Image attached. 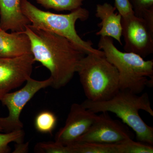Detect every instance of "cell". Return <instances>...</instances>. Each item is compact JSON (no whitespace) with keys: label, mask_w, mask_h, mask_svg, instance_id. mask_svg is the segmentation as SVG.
Wrapping results in <instances>:
<instances>
[{"label":"cell","mask_w":153,"mask_h":153,"mask_svg":"<svg viewBox=\"0 0 153 153\" xmlns=\"http://www.w3.org/2000/svg\"><path fill=\"white\" fill-rule=\"evenodd\" d=\"M57 123V118L53 112L44 111L38 113L35 119V128L41 133L52 134Z\"/></svg>","instance_id":"obj_15"},{"label":"cell","mask_w":153,"mask_h":153,"mask_svg":"<svg viewBox=\"0 0 153 153\" xmlns=\"http://www.w3.org/2000/svg\"><path fill=\"white\" fill-rule=\"evenodd\" d=\"M134 15L153 26V0H130Z\"/></svg>","instance_id":"obj_17"},{"label":"cell","mask_w":153,"mask_h":153,"mask_svg":"<svg viewBox=\"0 0 153 153\" xmlns=\"http://www.w3.org/2000/svg\"><path fill=\"white\" fill-rule=\"evenodd\" d=\"M25 136V132L22 129L4 134L0 133V153L10 152L11 149L9 144L12 142L22 143Z\"/></svg>","instance_id":"obj_19"},{"label":"cell","mask_w":153,"mask_h":153,"mask_svg":"<svg viewBox=\"0 0 153 153\" xmlns=\"http://www.w3.org/2000/svg\"><path fill=\"white\" fill-rule=\"evenodd\" d=\"M34 151L41 153H71L68 146L56 141L38 143L34 148Z\"/></svg>","instance_id":"obj_20"},{"label":"cell","mask_w":153,"mask_h":153,"mask_svg":"<svg viewBox=\"0 0 153 153\" xmlns=\"http://www.w3.org/2000/svg\"><path fill=\"white\" fill-rule=\"evenodd\" d=\"M114 7L122 18L134 14L130 0H114Z\"/></svg>","instance_id":"obj_21"},{"label":"cell","mask_w":153,"mask_h":153,"mask_svg":"<svg viewBox=\"0 0 153 153\" xmlns=\"http://www.w3.org/2000/svg\"><path fill=\"white\" fill-rule=\"evenodd\" d=\"M124 49L144 58L153 53V26L134 14L122 19Z\"/></svg>","instance_id":"obj_7"},{"label":"cell","mask_w":153,"mask_h":153,"mask_svg":"<svg viewBox=\"0 0 153 153\" xmlns=\"http://www.w3.org/2000/svg\"><path fill=\"white\" fill-rule=\"evenodd\" d=\"M0 25L5 31L24 32L30 22L22 13L21 0H0Z\"/></svg>","instance_id":"obj_12"},{"label":"cell","mask_w":153,"mask_h":153,"mask_svg":"<svg viewBox=\"0 0 153 153\" xmlns=\"http://www.w3.org/2000/svg\"><path fill=\"white\" fill-rule=\"evenodd\" d=\"M35 62L32 54L0 57V101L6 94L21 86L31 77Z\"/></svg>","instance_id":"obj_9"},{"label":"cell","mask_w":153,"mask_h":153,"mask_svg":"<svg viewBox=\"0 0 153 153\" xmlns=\"http://www.w3.org/2000/svg\"><path fill=\"white\" fill-rule=\"evenodd\" d=\"M24 32L30 39L34 60L50 71L51 86L59 89L67 85L85 52L65 37L32 25H27Z\"/></svg>","instance_id":"obj_1"},{"label":"cell","mask_w":153,"mask_h":153,"mask_svg":"<svg viewBox=\"0 0 153 153\" xmlns=\"http://www.w3.org/2000/svg\"><path fill=\"white\" fill-rule=\"evenodd\" d=\"M117 145L118 153H153V145L129 139Z\"/></svg>","instance_id":"obj_18"},{"label":"cell","mask_w":153,"mask_h":153,"mask_svg":"<svg viewBox=\"0 0 153 153\" xmlns=\"http://www.w3.org/2000/svg\"><path fill=\"white\" fill-rule=\"evenodd\" d=\"M31 53V43L25 32L7 31L0 29V57H19Z\"/></svg>","instance_id":"obj_13"},{"label":"cell","mask_w":153,"mask_h":153,"mask_svg":"<svg viewBox=\"0 0 153 153\" xmlns=\"http://www.w3.org/2000/svg\"><path fill=\"white\" fill-rule=\"evenodd\" d=\"M116 10L115 7L108 3L97 5L95 16L101 22L98 24L101 28L96 35L114 38L122 45V17L119 13H115Z\"/></svg>","instance_id":"obj_11"},{"label":"cell","mask_w":153,"mask_h":153,"mask_svg":"<svg viewBox=\"0 0 153 153\" xmlns=\"http://www.w3.org/2000/svg\"><path fill=\"white\" fill-rule=\"evenodd\" d=\"M98 116L81 104L73 103L65 125L55 134V141L64 146L72 144L88 130Z\"/></svg>","instance_id":"obj_10"},{"label":"cell","mask_w":153,"mask_h":153,"mask_svg":"<svg viewBox=\"0 0 153 153\" xmlns=\"http://www.w3.org/2000/svg\"><path fill=\"white\" fill-rule=\"evenodd\" d=\"M81 104L92 112H110L114 113L135 132L138 141L153 145V128L144 121L139 114L143 110L153 116L149 95H141L128 90H120L107 101L93 102L85 100Z\"/></svg>","instance_id":"obj_2"},{"label":"cell","mask_w":153,"mask_h":153,"mask_svg":"<svg viewBox=\"0 0 153 153\" xmlns=\"http://www.w3.org/2000/svg\"><path fill=\"white\" fill-rule=\"evenodd\" d=\"M52 84L50 77L42 81L30 77L24 87L4 96L1 101L7 107L9 114L6 117H0V127L2 131L8 133L22 129L24 125L20 117L23 108L38 91L42 88L51 86Z\"/></svg>","instance_id":"obj_6"},{"label":"cell","mask_w":153,"mask_h":153,"mask_svg":"<svg viewBox=\"0 0 153 153\" xmlns=\"http://www.w3.org/2000/svg\"><path fill=\"white\" fill-rule=\"evenodd\" d=\"M76 72L88 100L107 101L120 90L118 71L105 55H85L79 62Z\"/></svg>","instance_id":"obj_5"},{"label":"cell","mask_w":153,"mask_h":153,"mask_svg":"<svg viewBox=\"0 0 153 153\" xmlns=\"http://www.w3.org/2000/svg\"><path fill=\"white\" fill-rule=\"evenodd\" d=\"M134 137L129 127L123 122L113 119L107 112H102L88 130L74 143L117 144L129 139L134 140Z\"/></svg>","instance_id":"obj_8"},{"label":"cell","mask_w":153,"mask_h":153,"mask_svg":"<svg viewBox=\"0 0 153 153\" xmlns=\"http://www.w3.org/2000/svg\"><path fill=\"white\" fill-rule=\"evenodd\" d=\"M0 18H1V15H0ZM1 29V25H0V29Z\"/></svg>","instance_id":"obj_23"},{"label":"cell","mask_w":153,"mask_h":153,"mask_svg":"<svg viewBox=\"0 0 153 153\" xmlns=\"http://www.w3.org/2000/svg\"><path fill=\"white\" fill-rule=\"evenodd\" d=\"M68 146L71 153H118L117 144L78 142Z\"/></svg>","instance_id":"obj_14"},{"label":"cell","mask_w":153,"mask_h":153,"mask_svg":"<svg viewBox=\"0 0 153 153\" xmlns=\"http://www.w3.org/2000/svg\"><path fill=\"white\" fill-rule=\"evenodd\" d=\"M21 8L33 27L65 37L86 55H104L102 51L93 48L91 41L82 40L76 32L75 24L77 20L84 22L89 16V11L86 9L81 7L69 14H56L40 10L28 0H21Z\"/></svg>","instance_id":"obj_3"},{"label":"cell","mask_w":153,"mask_h":153,"mask_svg":"<svg viewBox=\"0 0 153 153\" xmlns=\"http://www.w3.org/2000/svg\"><path fill=\"white\" fill-rule=\"evenodd\" d=\"M37 2L47 9L57 11L75 10L81 7L84 0H36Z\"/></svg>","instance_id":"obj_16"},{"label":"cell","mask_w":153,"mask_h":153,"mask_svg":"<svg viewBox=\"0 0 153 153\" xmlns=\"http://www.w3.org/2000/svg\"><path fill=\"white\" fill-rule=\"evenodd\" d=\"M0 131H2V129L1 128V127H0Z\"/></svg>","instance_id":"obj_22"},{"label":"cell","mask_w":153,"mask_h":153,"mask_svg":"<svg viewBox=\"0 0 153 153\" xmlns=\"http://www.w3.org/2000/svg\"><path fill=\"white\" fill-rule=\"evenodd\" d=\"M98 47L104 52L107 60L117 69L120 90H128L138 94L148 87V77L153 78V60H145L135 53L120 51L110 37L100 36Z\"/></svg>","instance_id":"obj_4"}]
</instances>
